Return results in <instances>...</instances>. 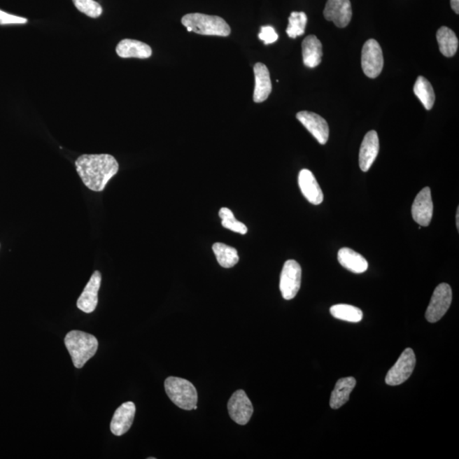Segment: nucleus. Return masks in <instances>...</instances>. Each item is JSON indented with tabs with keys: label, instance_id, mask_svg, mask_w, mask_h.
Segmentation results:
<instances>
[{
	"label": "nucleus",
	"instance_id": "obj_1",
	"mask_svg": "<svg viewBox=\"0 0 459 459\" xmlns=\"http://www.w3.org/2000/svg\"><path fill=\"white\" fill-rule=\"evenodd\" d=\"M83 183L91 191L101 192L120 169L110 154H84L75 162Z\"/></svg>",
	"mask_w": 459,
	"mask_h": 459
},
{
	"label": "nucleus",
	"instance_id": "obj_2",
	"mask_svg": "<svg viewBox=\"0 0 459 459\" xmlns=\"http://www.w3.org/2000/svg\"><path fill=\"white\" fill-rule=\"evenodd\" d=\"M64 343L76 369H82L96 355L99 346L94 335L78 330L69 332Z\"/></svg>",
	"mask_w": 459,
	"mask_h": 459
},
{
	"label": "nucleus",
	"instance_id": "obj_3",
	"mask_svg": "<svg viewBox=\"0 0 459 459\" xmlns=\"http://www.w3.org/2000/svg\"><path fill=\"white\" fill-rule=\"evenodd\" d=\"M182 24L188 31L209 36L227 37L231 34V27L223 18L217 15L192 13L184 15Z\"/></svg>",
	"mask_w": 459,
	"mask_h": 459
},
{
	"label": "nucleus",
	"instance_id": "obj_4",
	"mask_svg": "<svg viewBox=\"0 0 459 459\" xmlns=\"http://www.w3.org/2000/svg\"><path fill=\"white\" fill-rule=\"evenodd\" d=\"M166 393L174 404L183 410H192L197 403L195 386L187 379L169 377L164 382Z\"/></svg>",
	"mask_w": 459,
	"mask_h": 459
},
{
	"label": "nucleus",
	"instance_id": "obj_5",
	"mask_svg": "<svg viewBox=\"0 0 459 459\" xmlns=\"http://www.w3.org/2000/svg\"><path fill=\"white\" fill-rule=\"evenodd\" d=\"M453 300L452 288L447 283L439 284L435 288L425 318L429 323H435L440 320L449 310Z\"/></svg>",
	"mask_w": 459,
	"mask_h": 459
},
{
	"label": "nucleus",
	"instance_id": "obj_6",
	"mask_svg": "<svg viewBox=\"0 0 459 459\" xmlns=\"http://www.w3.org/2000/svg\"><path fill=\"white\" fill-rule=\"evenodd\" d=\"M416 365V357L411 348H407L400 355L397 363L391 367L386 375V383L388 386L402 385L411 377Z\"/></svg>",
	"mask_w": 459,
	"mask_h": 459
},
{
	"label": "nucleus",
	"instance_id": "obj_7",
	"mask_svg": "<svg viewBox=\"0 0 459 459\" xmlns=\"http://www.w3.org/2000/svg\"><path fill=\"white\" fill-rule=\"evenodd\" d=\"M302 274V267L297 261L290 260L285 262L280 278V290L284 299H292L298 294Z\"/></svg>",
	"mask_w": 459,
	"mask_h": 459
},
{
	"label": "nucleus",
	"instance_id": "obj_8",
	"mask_svg": "<svg viewBox=\"0 0 459 459\" xmlns=\"http://www.w3.org/2000/svg\"><path fill=\"white\" fill-rule=\"evenodd\" d=\"M383 57L381 45L375 39H369L364 43L362 51V67L366 76L375 78L381 73Z\"/></svg>",
	"mask_w": 459,
	"mask_h": 459
},
{
	"label": "nucleus",
	"instance_id": "obj_9",
	"mask_svg": "<svg viewBox=\"0 0 459 459\" xmlns=\"http://www.w3.org/2000/svg\"><path fill=\"white\" fill-rule=\"evenodd\" d=\"M228 411L232 421L240 425H247L250 421L254 407L244 390H237L232 395L228 402Z\"/></svg>",
	"mask_w": 459,
	"mask_h": 459
},
{
	"label": "nucleus",
	"instance_id": "obj_10",
	"mask_svg": "<svg viewBox=\"0 0 459 459\" xmlns=\"http://www.w3.org/2000/svg\"><path fill=\"white\" fill-rule=\"evenodd\" d=\"M298 120L320 144L325 145L330 137V128L323 117L315 113L302 111L296 115Z\"/></svg>",
	"mask_w": 459,
	"mask_h": 459
},
{
	"label": "nucleus",
	"instance_id": "obj_11",
	"mask_svg": "<svg viewBox=\"0 0 459 459\" xmlns=\"http://www.w3.org/2000/svg\"><path fill=\"white\" fill-rule=\"evenodd\" d=\"M434 205L430 188L421 190L411 206V216L421 227H428L432 220Z\"/></svg>",
	"mask_w": 459,
	"mask_h": 459
},
{
	"label": "nucleus",
	"instance_id": "obj_12",
	"mask_svg": "<svg viewBox=\"0 0 459 459\" xmlns=\"http://www.w3.org/2000/svg\"><path fill=\"white\" fill-rule=\"evenodd\" d=\"M324 17L343 29L349 25L352 17L350 0H327L323 11Z\"/></svg>",
	"mask_w": 459,
	"mask_h": 459
},
{
	"label": "nucleus",
	"instance_id": "obj_13",
	"mask_svg": "<svg viewBox=\"0 0 459 459\" xmlns=\"http://www.w3.org/2000/svg\"><path fill=\"white\" fill-rule=\"evenodd\" d=\"M136 411V405L132 402L122 403L114 413L110 425L111 432L116 437L127 433L133 425Z\"/></svg>",
	"mask_w": 459,
	"mask_h": 459
},
{
	"label": "nucleus",
	"instance_id": "obj_14",
	"mask_svg": "<svg viewBox=\"0 0 459 459\" xmlns=\"http://www.w3.org/2000/svg\"><path fill=\"white\" fill-rule=\"evenodd\" d=\"M101 283V272L96 271L91 276L89 283H87L77 302L79 310L85 313H92L96 310L98 304V292Z\"/></svg>",
	"mask_w": 459,
	"mask_h": 459
},
{
	"label": "nucleus",
	"instance_id": "obj_15",
	"mask_svg": "<svg viewBox=\"0 0 459 459\" xmlns=\"http://www.w3.org/2000/svg\"><path fill=\"white\" fill-rule=\"evenodd\" d=\"M379 152V140L374 130L366 134L359 153V165L363 172L369 171Z\"/></svg>",
	"mask_w": 459,
	"mask_h": 459
},
{
	"label": "nucleus",
	"instance_id": "obj_16",
	"mask_svg": "<svg viewBox=\"0 0 459 459\" xmlns=\"http://www.w3.org/2000/svg\"><path fill=\"white\" fill-rule=\"evenodd\" d=\"M299 185L302 192L311 204L318 205L323 203V193L313 174L309 169H302L299 175Z\"/></svg>",
	"mask_w": 459,
	"mask_h": 459
},
{
	"label": "nucleus",
	"instance_id": "obj_17",
	"mask_svg": "<svg viewBox=\"0 0 459 459\" xmlns=\"http://www.w3.org/2000/svg\"><path fill=\"white\" fill-rule=\"evenodd\" d=\"M255 87L254 101L256 103L267 100L272 90L270 72L263 63H257L254 67Z\"/></svg>",
	"mask_w": 459,
	"mask_h": 459
},
{
	"label": "nucleus",
	"instance_id": "obj_18",
	"mask_svg": "<svg viewBox=\"0 0 459 459\" xmlns=\"http://www.w3.org/2000/svg\"><path fill=\"white\" fill-rule=\"evenodd\" d=\"M116 52L122 58L146 59L151 57L153 51L146 43L127 38L118 43Z\"/></svg>",
	"mask_w": 459,
	"mask_h": 459
},
{
	"label": "nucleus",
	"instance_id": "obj_19",
	"mask_svg": "<svg viewBox=\"0 0 459 459\" xmlns=\"http://www.w3.org/2000/svg\"><path fill=\"white\" fill-rule=\"evenodd\" d=\"M304 64L310 69L320 65L323 57V45L315 35H309L302 42Z\"/></svg>",
	"mask_w": 459,
	"mask_h": 459
},
{
	"label": "nucleus",
	"instance_id": "obj_20",
	"mask_svg": "<svg viewBox=\"0 0 459 459\" xmlns=\"http://www.w3.org/2000/svg\"><path fill=\"white\" fill-rule=\"evenodd\" d=\"M340 264L348 271L360 274L369 268V263L364 257L349 248H343L338 253Z\"/></svg>",
	"mask_w": 459,
	"mask_h": 459
},
{
	"label": "nucleus",
	"instance_id": "obj_21",
	"mask_svg": "<svg viewBox=\"0 0 459 459\" xmlns=\"http://www.w3.org/2000/svg\"><path fill=\"white\" fill-rule=\"evenodd\" d=\"M357 385L353 377L339 379L332 390L330 398V407L332 409H339L349 401L350 395Z\"/></svg>",
	"mask_w": 459,
	"mask_h": 459
},
{
	"label": "nucleus",
	"instance_id": "obj_22",
	"mask_svg": "<svg viewBox=\"0 0 459 459\" xmlns=\"http://www.w3.org/2000/svg\"><path fill=\"white\" fill-rule=\"evenodd\" d=\"M437 38L441 53L446 57H453L457 53L458 39L453 30L442 27L437 31Z\"/></svg>",
	"mask_w": 459,
	"mask_h": 459
},
{
	"label": "nucleus",
	"instance_id": "obj_23",
	"mask_svg": "<svg viewBox=\"0 0 459 459\" xmlns=\"http://www.w3.org/2000/svg\"><path fill=\"white\" fill-rule=\"evenodd\" d=\"M415 96L422 102L426 110L433 108L435 101V91L432 85L425 77L419 76L414 87Z\"/></svg>",
	"mask_w": 459,
	"mask_h": 459
},
{
	"label": "nucleus",
	"instance_id": "obj_24",
	"mask_svg": "<svg viewBox=\"0 0 459 459\" xmlns=\"http://www.w3.org/2000/svg\"><path fill=\"white\" fill-rule=\"evenodd\" d=\"M218 262L224 268H232L239 263V257L236 248L221 243L213 245Z\"/></svg>",
	"mask_w": 459,
	"mask_h": 459
},
{
	"label": "nucleus",
	"instance_id": "obj_25",
	"mask_svg": "<svg viewBox=\"0 0 459 459\" xmlns=\"http://www.w3.org/2000/svg\"><path fill=\"white\" fill-rule=\"evenodd\" d=\"M330 313L334 318L350 323L361 322L363 313L359 308L350 304H335L330 308Z\"/></svg>",
	"mask_w": 459,
	"mask_h": 459
},
{
	"label": "nucleus",
	"instance_id": "obj_26",
	"mask_svg": "<svg viewBox=\"0 0 459 459\" xmlns=\"http://www.w3.org/2000/svg\"><path fill=\"white\" fill-rule=\"evenodd\" d=\"M307 15L304 13H292L288 18L287 34L288 37L295 38L302 36L306 31Z\"/></svg>",
	"mask_w": 459,
	"mask_h": 459
},
{
	"label": "nucleus",
	"instance_id": "obj_27",
	"mask_svg": "<svg viewBox=\"0 0 459 459\" xmlns=\"http://www.w3.org/2000/svg\"><path fill=\"white\" fill-rule=\"evenodd\" d=\"M219 216L223 220V227L225 228L231 230L232 232L239 233V234H246L248 232V228L246 225L243 223H240V221L236 220L234 215L232 211H230L227 208L220 209L219 212Z\"/></svg>",
	"mask_w": 459,
	"mask_h": 459
},
{
	"label": "nucleus",
	"instance_id": "obj_28",
	"mask_svg": "<svg viewBox=\"0 0 459 459\" xmlns=\"http://www.w3.org/2000/svg\"><path fill=\"white\" fill-rule=\"evenodd\" d=\"M75 7L90 17L97 18L102 13V7L94 0H73Z\"/></svg>",
	"mask_w": 459,
	"mask_h": 459
},
{
	"label": "nucleus",
	"instance_id": "obj_29",
	"mask_svg": "<svg viewBox=\"0 0 459 459\" xmlns=\"http://www.w3.org/2000/svg\"><path fill=\"white\" fill-rule=\"evenodd\" d=\"M259 38L266 45L275 43L278 39V35L271 26L261 27Z\"/></svg>",
	"mask_w": 459,
	"mask_h": 459
},
{
	"label": "nucleus",
	"instance_id": "obj_30",
	"mask_svg": "<svg viewBox=\"0 0 459 459\" xmlns=\"http://www.w3.org/2000/svg\"><path fill=\"white\" fill-rule=\"evenodd\" d=\"M26 22H27V19L26 18L8 14L5 11L0 10V25L24 24Z\"/></svg>",
	"mask_w": 459,
	"mask_h": 459
},
{
	"label": "nucleus",
	"instance_id": "obj_31",
	"mask_svg": "<svg viewBox=\"0 0 459 459\" xmlns=\"http://www.w3.org/2000/svg\"><path fill=\"white\" fill-rule=\"evenodd\" d=\"M451 6L455 13L459 14V0H451Z\"/></svg>",
	"mask_w": 459,
	"mask_h": 459
},
{
	"label": "nucleus",
	"instance_id": "obj_32",
	"mask_svg": "<svg viewBox=\"0 0 459 459\" xmlns=\"http://www.w3.org/2000/svg\"><path fill=\"white\" fill-rule=\"evenodd\" d=\"M456 219H457L456 220L457 228L458 230L459 229V208H458Z\"/></svg>",
	"mask_w": 459,
	"mask_h": 459
}]
</instances>
